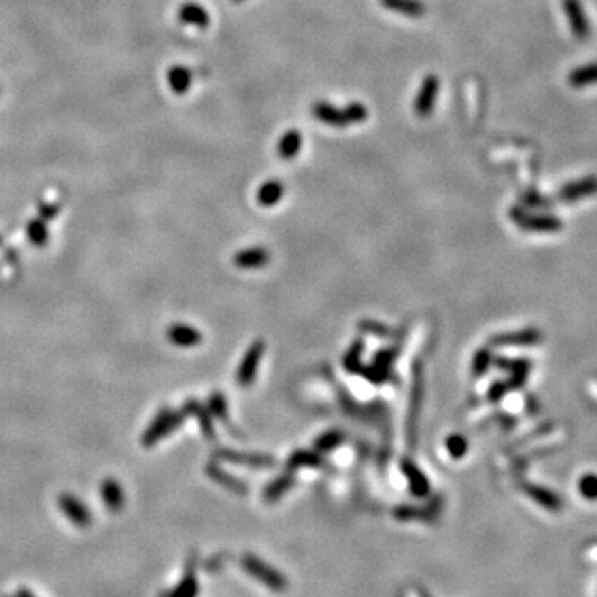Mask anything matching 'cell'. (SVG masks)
Segmentation results:
<instances>
[{
    "mask_svg": "<svg viewBox=\"0 0 597 597\" xmlns=\"http://www.w3.org/2000/svg\"><path fill=\"white\" fill-rule=\"evenodd\" d=\"M542 336L534 329H528V331L521 332H513V333H503L493 339V344L496 347H526V345H534L538 342H541Z\"/></svg>",
    "mask_w": 597,
    "mask_h": 597,
    "instance_id": "cell-10",
    "label": "cell"
},
{
    "mask_svg": "<svg viewBox=\"0 0 597 597\" xmlns=\"http://www.w3.org/2000/svg\"><path fill=\"white\" fill-rule=\"evenodd\" d=\"M183 421L181 413L171 412V410H163L156 419L153 420V423L149 425V428L146 430L143 435V443L151 446L160 441L161 438H165L168 433L174 432Z\"/></svg>",
    "mask_w": 597,
    "mask_h": 597,
    "instance_id": "cell-2",
    "label": "cell"
},
{
    "mask_svg": "<svg viewBox=\"0 0 597 597\" xmlns=\"http://www.w3.org/2000/svg\"><path fill=\"white\" fill-rule=\"evenodd\" d=\"M210 475L214 479H218L221 484H224V486H228L229 490H235V493H241V495H244L246 486L241 481H236V479H232L231 475H224L223 470H219L218 466H210Z\"/></svg>",
    "mask_w": 597,
    "mask_h": 597,
    "instance_id": "cell-28",
    "label": "cell"
},
{
    "mask_svg": "<svg viewBox=\"0 0 597 597\" xmlns=\"http://www.w3.org/2000/svg\"><path fill=\"white\" fill-rule=\"evenodd\" d=\"M166 80H168L169 89L174 91L176 95H185L187 90L191 89V83H193V73L190 68L183 65H174L171 66L166 73Z\"/></svg>",
    "mask_w": 597,
    "mask_h": 597,
    "instance_id": "cell-13",
    "label": "cell"
},
{
    "mask_svg": "<svg viewBox=\"0 0 597 597\" xmlns=\"http://www.w3.org/2000/svg\"><path fill=\"white\" fill-rule=\"evenodd\" d=\"M380 3L388 10L410 17V19H420L427 12V7L420 0H380Z\"/></svg>",
    "mask_w": 597,
    "mask_h": 597,
    "instance_id": "cell-14",
    "label": "cell"
},
{
    "mask_svg": "<svg viewBox=\"0 0 597 597\" xmlns=\"http://www.w3.org/2000/svg\"><path fill=\"white\" fill-rule=\"evenodd\" d=\"M232 2H242V0H232Z\"/></svg>",
    "mask_w": 597,
    "mask_h": 597,
    "instance_id": "cell-37",
    "label": "cell"
},
{
    "mask_svg": "<svg viewBox=\"0 0 597 597\" xmlns=\"http://www.w3.org/2000/svg\"><path fill=\"white\" fill-rule=\"evenodd\" d=\"M402 470H403L405 477L408 478V483H410V488H412L413 495L420 496V498L427 496L428 491H430L428 479H427V477H425L423 473H421V471L419 468H416L415 463L405 460Z\"/></svg>",
    "mask_w": 597,
    "mask_h": 597,
    "instance_id": "cell-19",
    "label": "cell"
},
{
    "mask_svg": "<svg viewBox=\"0 0 597 597\" xmlns=\"http://www.w3.org/2000/svg\"><path fill=\"white\" fill-rule=\"evenodd\" d=\"M39 210H40V216H42V218H53V216L57 214L58 208L53 206V204H52V206H45V204H42Z\"/></svg>",
    "mask_w": 597,
    "mask_h": 597,
    "instance_id": "cell-36",
    "label": "cell"
},
{
    "mask_svg": "<svg viewBox=\"0 0 597 597\" xmlns=\"http://www.w3.org/2000/svg\"><path fill=\"white\" fill-rule=\"evenodd\" d=\"M396 520L408 521V520H420V521H432V517L437 516V511L433 508L421 509L413 506H402L395 511Z\"/></svg>",
    "mask_w": 597,
    "mask_h": 597,
    "instance_id": "cell-24",
    "label": "cell"
},
{
    "mask_svg": "<svg viewBox=\"0 0 597 597\" xmlns=\"http://www.w3.org/2000/svg\"><path fill=\"white\" fill-rule=\"evenodd\" d=\"M289 463L294 468H300V466H314V468H319V466H322V460L319 458V454L311 452H299L292 454Z\"/></svg>",
    "mask_w": 597,
    "mask_h": 597,
    "instance_id": "cell-26",
    "label": "cell"
},
{
    "mask_svg": "<svg viewBox=\"0 0 597 597\" xmlns=\"http://www.w3.org/2000/svg\"><path fill=\"white\" fill-rule=\"evenodd\" d=\"M179 20L186 25H194L198 28H206L210 25L211 19L208 10L199 3H185L179 8Z\"/></svg>",
    "mask_w": 597,
    "mask_h": 597,
    "instance_id": "cell-12",
    "label": "cell"
},
{
    "mask_svg": "<svg viewBox=\"0 0 597 597\" xmlns=\"http://www.w3.org/2000/svg\"><path fill=\"white\" fill-rule=\"evenodd\" d=\"M421 395H423V383H421V370L416 363L413 371V387H412V405H410V419H408V437L415 445L416 440V420H419V410L421 407Z\"/></svg>",
    "mask_w": 597,
    "mask_h": 597,
    "instance_id": "cell-9",
    "label": "cell"
},
{
    "mask_svg": "<svg viewBox=\"0 0 597 597\" xmlns=\"http://www.w3.org/2000/svg\"><path fill=\"white\" fill-rule=\"evenodd\" d=\"M490 363H491V357H490V353L486 352V350H481V352H478L477 357H475V360H473L475 375H483L484 371L488 370V367H490Z\"/></svg>",
    "mask_w": 597,
    "mask_h": 597,
    "instance_id": "cell-34",
    "label": "cell"
},
{
    "mask_svg": "<svg viewBox=\"0 0 597 597\" xmlns=\"http://www.w3.org/2000/svg\"><path fill=\"white\" fill-rule=\"evenodd\" d=\"M511 219L515 221L520 228L526 229V231L533 232H556L562 228V223L553 216H531L523 210H517L513 208L509 212Z\"/></svg>",
    "mask_w": 597,
    "mask_h": 597,
    "instance_id": "cell-3",
    "label": "cell"
},
{
    "mask_svg": "<svg viewBox=\"0 0 597 597\" xmlns=\"http://www.w3.org/2000/svg\"><path fill=\"white\" fill-rule=\"evenodd\" d=\"M210 405H211V412L210 413H212V415L214 416H218V419H221V420H224L228 416V405H226V400L223 398V395H219V394H216V395H211V400H210Z\"/></svg>",
    "mask_w": 597,
    "mask_h": 597,
    "instance_id": "cell-32",
    "label": "cell"
},
{
    "mask_svg": "<svg viewBox=\"0 0 597 597\" xmlns=\"http://www.w3.org/2000/svg\"><path fill=\"white\" fill-rule=\"evenodd\" d=\"M362 342H356V344L352 345V349L349 350V353H347V358H345L344 360V363H345V367H347V369L352 371V367H353V362H358V358H360V353H362Z\"/></svg>",
    "mask_w": 597,
    "mask_h": 597,
    "instance_id": "cell-35",
    "label": "cell"
},
{
    "mask_svg": "<svg viewBox=\"0 0 597 597\" xmlns=\"http://www.w3.org/2000/svg\"><path fill=\"white\" fill-rule=\"evenodd\" d=\"M269 250L262 248H250L242 250L235 257V262L241 269H259L269 262Z\"/></svg>",
    "mask_w": 597,
    "mask_h": 597,
    "instance_id": "cell-16",
    "label": "cell"
},
{
    "mask_svg": "<svg viewBox=\"0 0 597 597\" xmlns=\"http://www.w3.org/2000/svg\"><path fill=\"white\" fill-rule=\"evenodd\" d=\"M562 8H564L566 19L569 22L573 35L578 40H586L591 33V25L586 12H584L581 0H562Z\"/></svg>",
    "mask_w": 597,
    "mask_h": 597,
    "instance_id": "cell-5",
    "label": "cell"
},
{
    "mask_svg": "<svg viewBox=\"0 0 597 597\" xmlns=\"http://www.w3.org/2000/svg\"><path fill=\"white\" fill-rule=\"evenodd\" d=\"M292 484H294V478L289 477V475L274 479V481L264 490V498L267 501H277L279 498H282L287 491H289Z\"/></svg>",
    "mask_w": 597,
    "mask_h": 597,
    "instance_id": "cell-23",
    "label": "cell"
},
{
    "mask_svg": "<svg viewBox=\"0 0 597 597\" xmlns=\"http://www.w3.org/2000/svg\"><path fill=\"white\" fill-rule=\"evenodd\" d=\"M312 115H314L315 120H319L320 123L329 125V127H336V128L350 127L347 116H345L344 108L340 110V108L333 107L327 102H315L314 105H312Z\"/></svg>",
    "mask_w": 597,
    "mask_h": 597,
    "instance_id": "cell-8",
    "label": "cell"
},
{
    "mask_svg": "<svg viewBox=\"0 0 597 597\" xmlns=\"http://www.w3.org/2000/svg\"><path fill=\"white\" fill-rule=\"evenodd\" d=\"M567 82L574 89L597 85V64H587L574 68L573 72L567 75Z\"/></svg>",
    "mask_w": 597,
    "mask_h": 597,
    "instance_id": "cell-20",
    "label": "cell"
},
{
    "mask_svg": "<svg viewBox=\"0 0 597 597\" xmlns=\"http://www.w3.org/2000/svg\"><path fill=\"white\" fill-rule=\"evenodd\" d=\"M242 566H244L246 573L252 576L254 579H257L261 584H264L266 587H269L270 591L284 592L289 587L287 578L281 571L267 564V562L259 559L257 556H254V554H246L244 559H242Z\"/></svg>",
    "mask_w": 597,
    "mask_h": 597,
    "instance_id": "cell-1",
    "label": "cell"
},
{
    "mask_svg": "<svg viewBox=\"0 0 597 597\" xmlns=\"http://www.w3.org/2000/svg\"><path fill=\"white\" fill-rule=\"evenodd\" d=\"M262 353H264V345H262V342H254L248 352H246V356L241 362L239 370H237V383H239L241 387H249L250 383L254 382L259 369V363H261Z\"/></svg>",
    "mask_w": 597,
    "mask_h": 597,
    "instance_id": "cell-6",
    "label": "cell"
},
{
    "mask_svg": "<svg viewBox=\"0 0 597 597\" xmlns=\"http://www.w3.org/2000/svg\"><path fill=\"white\" fill-rule=\"evenodd\" d=\"M446 448H448V452L452 457L454 458H461L463 454L466 453V448H468V443H466V440L460 435H453L450 437L448 440H446Z\"/></svg>",
    "mask_w": 597,
    "mask_h": 597,
    "instance_id": "cell-31",
    "label": "cell"
},
{
    "mask_svg": "<svg viewBox=\"0 0 597 597\" xmlns=\"http://www.w3.org/2000/svg\"><path fill=\"white\" fill-rule=\"evenodd\" d=\"M597 193V178L596 176H587L578 181L569 183L559 191V199L564 203H574L579 199L587 198Z\"/></svg>",
    "mask_w": 597,
    "mask_h": 597,
    "instance_id": "cell-7",
    "label": "cell"
},
{
    "mask_svg": "<svg viewBox=\"0 0 597 597\" xmlns=\"http://www.w3.org/2000/svg\"><path fill=\"white\" fill-rule=\"evenodd\" d=\"M579 493H581V496H584L586 499L594 501L597 499V475L594 473H587L581 477L579 479Z\"/></svg>",
    "mask_w": 597,
    "mask_h": 597,
    "instance_id": "cell-29",
    "label": "cell"
},
{
    "mask_svg": "<svg viewBox=\"0 0 597 597\" xmlns=\"http://www.w3.org/2000/svg\"><path fill=\"white\" fill-rule=\"evenodd\" d=\"M501 367H508L511 371V378L508 380L509 388H517L524 383L529 374V363L526 360H515V362H499Z\"/></svg>",
    "mask_w": 597,
    "mask_h": 597,
    "instance_id": "cell-22",
    "label": "cell"
},
{
    "mask_svg": "<svg viewBox=\"0 0 597 597\" xmlns=\"http://www.w3.org/2000/svg\"><path fill=\"white\" fill-rule=\"evenodd\" d=\"M523 490L529 498H533L540 506L549 509V511H559L562 508L561 498L548 488L536 486V484H523Z\"/></svg>",
    "mask_w": 597,
    "mask_h": 597,
    "instance_id": "cell-11",
    "label": "cell"
},
{
    "mask_svg": "<svg viewBox=\"0 0 597 597\" xmlns=\"http://www.w3.org/2000/svg\"><path fill=\"white\" fill-rule=\"evenodd\" d=\"M185 408H190V410H186V412H190V413H194L196 416H198V420L201 421V428H203V433H204V437L206 438H211V437H214V428H212V425H211V420H210V413L208 412H204L201 407H198V403L196 402H190L186 405Z\"/></svg>",
    "mask_w": 597,
    "mask_h": 597,
    "instance_id": "cell-27",
    "label": "cell"
},
{
    "mask_svg": "<svg viewBox=\"0 0 597 597\" xmlns=\"http://www.w3.org/2000/svg\"><path fill=\"white\" fill-rule=\"evenodd\" d=\"M344 111H345V116H347L349 125L363 123V121L367 120V116H369V110H367L363 103H358V102L349 103V105L344 108Z\"/></svg>",
    "mask_w": 597,
    "mask_h": 597,
    "instance_id": "cell-30",
    "label": "cell"
},
{
    "mask_svg": "<svg viewBox=\"0 0 597 597\" xmlns=\"http://www.w3.org/2000/svg\"><path fill=\"white\" fill-rule=\"evenodd\" d=\"M168 339L173 342L174 345H178V347H194L196 344L201 342L203 337L201 333L196 331V329L190 327V325L178 324L173 325L168 331Z\"/></svg>",
    "mask_w": 597,
    "mask_h": 597,
    "instance_id": "cell-15",
    "label": "cell"
},
{
    "mask_svg": "<svg viewBox=\"0 0 597 597\" xmlns=\"http://www.w3.org/2000/svg\"><path fill=\"white\" fill-rule=\"evenodd\" d=\"M282 196H284L282 183L277 181V179H270V181H266L264 185L259 187L257 203L261 204V206L269 208L281 201Z\"/></svg>",
    "mask_w": 597,
    "mask_h": 597,
    "instance_id": "cell-21",
    "label": "cell"
},
{
    "mask_svg": "<svg viewBox=\"0 0 597 597\" xmlns=\"http://www.w3.org/2000/svg\"><path fill=\"white\" fill-rule=\"evenodd\" d=\"M302 148V135L299 129H289L281 136L277 143V153L282 160H292Z\"/></svg>",
    "mask_w": 597,
    "mask_h": 597,
    "instance_id": "cell-18",
    "label": "cell"
},
{
    "mask_svg": "<svg viewBox=\"0 0 597 597\" xmlns=\"http://www.w3.org/2000/svg\"><path fill=\"white\" fill-rule=\"evenodd\" d=\"M219 457L223 458V460L252 466V468H270V466H274L273 458L264 457V454H241L237 452H231V450H223V453H219Z\"/></svg>",
    "mask_w": 597,
    "mask_h": 597,
    "instance_id": "cell-17",
    "label": "cell"
},
{
    "mask_svg": "<svg viewBox=\"0 0 597 597\" xmlns=\"http://www.w3.org/2000/svg\"><path fill=\"white\" fill-rule=\"evenodd\" d=\"M27 235L30 237V241L35 246H44L47 242L48 231L45 228V223L42 219H33L28 223L27 226Z\"/></svg>",
    "mask_w": 597,
    "mask_h": 597,
    "instance_id": "cell-25",
    "label": "cell"
},
{
    "mask_svg": "<svg viewBox=\"0 0 597 597\" xmlns=\"http://www.w3.org/2000/svg\"><path fill=\"white\" fill-rule=\"evenodd\" d=\"M342 441V435L339 432H329L317 440V448L319 450H332L336 448Z\"/></svg>",
    "mask_w": 597,
    "mask_h": 597,
    "instance_id": "cell-33",
    "label": "cell"
},
{
    "mask_svg": "<svg viewBox=\"0 0 597 597\" xmlns=\"http://www.w3.org/2000/svg\"><path fill=\"white\" fill-rule=\"evenodd\" d=\"M438 91H440V80H438V77H435V75H427V77L423 78V82H421L415 103H413L416 115L421 116V118H427V116L432 115L438 98Z\"/></svg>",
    "mask_w": 597,
    "mask_h": 597,
    "instance_id": "cell-4",
    "label": "cell"
}]
</instances>
